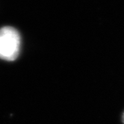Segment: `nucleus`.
<instances>
[{"mask_svg":"<svg viewBox=\"0 0 124 124\" xmlns=\"http://www.w3.org/2000/svg\"><path fill=\"white\" fill-rule=\"evenodd\" d=\"M121 120H122V123L124 124V111H123V114H122V117H121Z\"/></svg>","mask_w":124,"mask_h":124,"instance_id":"2","label":"nucleus"},{"mask_svg":"<svg viewBox=\"0 0 124 124\" xmlns=\"http://www.w3.org/2000/svg\"><path fill=\"white\" fill-rule=\"evenodd\" d=\"M20 36L15 29H0V58L12 61L16 59L20 51Z\"/></svg>","mask_w":124,"mask_h":124,"instance_id":"1","label":"nucleus"}]
</instances>
